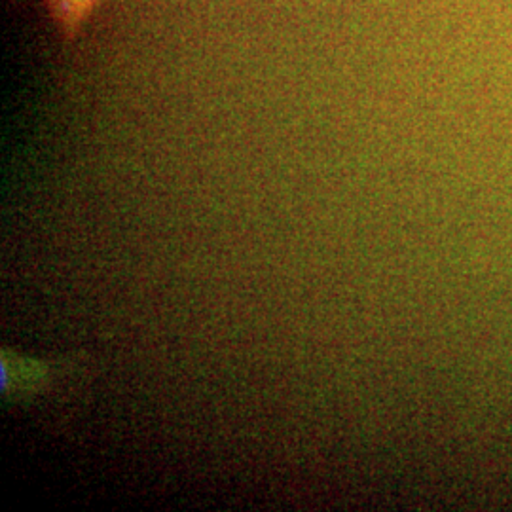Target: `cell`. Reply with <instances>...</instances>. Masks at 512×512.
Listing matches in <instances>:
<instances>
[{"instance_id": "6da1fadb", "label": "cell", "mask_w": 512, "mask_h": 512, "mask_svg": "<svg viewBox=\"0 0 512 512\" xmlns=\"http://www.w3.org/2000/svg\"><path fill=\"white\" fill-rule=\"evenodd\" d=\"M103 0H42L48 16L67 42L80 35Z\"/></svg>"}]
</instances>
